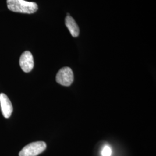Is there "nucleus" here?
<instances>
[{
    "label": "nucleus",
    "mask_w": 156,
    "mask_h": 156,
    "mask_svg": "<svg viewBox=\"0 0 156 156\" xmlns=\"http://www.w3.org/2000/svg\"><path fill=\"white\" fill-rule=\"evenodd\" d=\"M8 8L12 12L31 14L37 11L38 7L35 2L25 0H6Z\"/></svg>",
    "instance_id": "obj_1"
},
{
    "label": "nucleus",
    "mask_w": 156,
    "mask_h": 156,
    "mask_svg": "<svg viewBox=\"0 0 156 156\" xmlns=\"http://www.w3.org/2000/svg\"><path fill=\"white\" fill-rule=\"evenodd\" d=\"M66 26L73 37H77L79 35V28L78 24L71 16H67L65 20Z\"/></svg>",
    "instance_id": "obj_6"
},
{
    "label": "nucleus",
    "mask_w": 156,
    "mask_h": 156,
    "mask_svg": "<svg viewBox=\"0 0 156 156\" xmlns=\"http://www.w3.org/2000/svg\"><path fill=\"white\" fill-rule=\"evenodd\" d=\"M56 82L64 86H69L73 83V73L69 67L62 68L57 73Z\"/></svg>",
    "instance_id": "obj_3"
},
{
    "label": "nucleus",
    "mask_w": 156,
    "mask_h": 156,
    "mask_svg": "<svg viewBox=\"0 0 156 156\" xmlns=\"http://www.w3.org/2000/svg\"><path fill=\"white\" fill-rule=\"evenodd\" d=\"M0 105L4 117L6 119L10 117L13 112V107L11 101L4 93L0 94Z\"/></svg>",
    "instance_id": "obj_5"
},
{
    "label": "nucleus",
    "mask_w": 156,
    "mask_h": 156,
    "mask_svg": "<svg viewBox=\"0 0 156 156\" xmlns=\"http://www.w3.org/2000/svg\"><path fill=\"white\" fill-rule=\"evenodd\" d=\"M46 148L44 142L38 141L26 145L19 153V156H37L42 153Z\"/></svg>",
    "instance_id": "obj_2"
},
{
    "label": "nucleus",
    "mask_w": 156,
    "mask_h": 156,
    "mask_svg": "<svg viewBox=\"0 0 156 156\" xmlns=\"http://www.w3.org/2000/svg\"><path fill=\"white\" fill-rule=\"evenodd\" d=\"M20 66L24 73H30L33 69V56L29 51H24L20 56L19 60Z\"/></svg>",
    "instance_id": "obj_4"
},
{
    "label": "nucleus",
    "mask_w": 156,
    "mask_h": 156,
    "mask_svg": "<svg viewBox=\"0 0 156 156\" xmlns=\"http://www.w3.org/2000/svg\"><path fill=\"white\" fill-rule=\"evenodd\" d=\"M102 156H111L112 150L111 147L109 146H105L101 153Z\"/></svg>",
    "instance_id": "obj_7"
}]
</instances>
